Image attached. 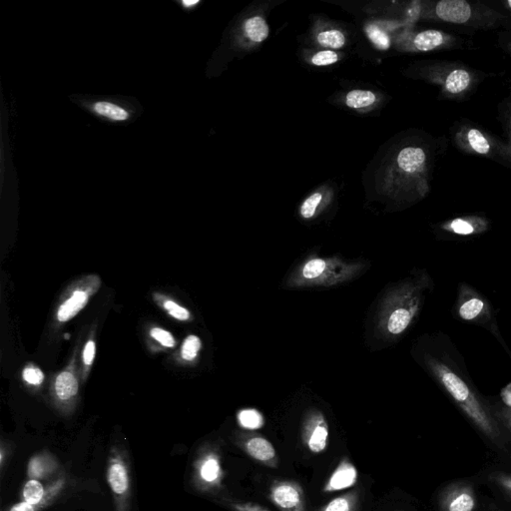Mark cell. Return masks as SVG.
I'll use <instances>...</instances> for the list:
<instances>
[{
  "label": "cell",
  "instance_id": "cell-1",
  "mask_svg": "<svg viewBox=\"0 0 511 511\" xmlns=\"http://www.w3.org/2000/svg\"><path fill=\"white\" fill-rule=\"evenodd\" d=\"M422 364L438 387L478 431L492 443L503 441V432L489 402L476 390L464 358L450 337L445 334L429 337L422 353Z\"/></svg>",
  "mask_w": 511,
  "mask_h": 511
},
{
  "label": "cell",
  "instance_id": "cell-2",
  "mask_svg": "<svg viewBox=\"0 0 511 511\" xmlns=\"http://www.w3.org/2000/svg\"><path fill=\"white\" fill-rule=\"evenodd\" d=\"M424 16L432 22L450 26L464 27L471 31H489L511 29V16L480 1L439 0L427 2Z\"/></svg>",
  "mask_w": 511,
  "mask_h": 511
},
{
  "label": "cell",
  "instance_id": "cell-3",
  "mask_svg": "<svg viewBox=\"0 0 511 511\" xmlns=\"http://www.w3.org/2000/svg\"><path fill=\"white\" fill-rule=\"evenodd\" d=\"M418 76L441 89L443 100L464 102L475 93L489 74L478 70L462 61L431 60L422 62Z\"/></svg>",
  "mask_w": 511,
  "mask_h": 511
},
{
  "label": "cell",
  "instance_id": "cell-4",
  "mask_svg": "<svg viewBox=\"0 0 511 511\" xmlns=\"http://www.w3.org/2000/svg\"><path fill=\"white\" fill-rule=\"evenodd\" d=\"M455 146L464 154L485 157L511 169V148L506 141L468 119L450 129Z\"/></svg>",
  "mask_w": 511,
  "mask_h": 511
},
{
  "label": "cell",
  "instance_id": "cell-5",
  "mask_svg": "<svg viewBox=\"0 0 511 511\" xmlns=\"http://www.w3.org/2000/svg\"><path fill=\"white\" fill-rule=\"evenodd\" d=\"M452 313L457 320L489 330L511 358V351L504 342L497 325L496 311L482 293L468 284L460 283L457 287V297Z\"/></svg>",
  "mask_w": 511,
  "mask_h": 511
},
{
  "label": "cell",
  "instance_id": "cell-6",
  "mask_svg": "<svg viewBox=\"0 0 511 511\" xmlns=\"http://www.w3.org/2000/svg\"><path fill=\"white\" fill-rule=\"evenodd\" d=\"M473 43L450 32L438 29H427L413 34L408 41L406 49L415 52H450L471 49Z\"/></svg>",
  "mask_w": 511,
  "mask_h": 511
},
{
  "label": "cell",
  "instance_id": "cell-7",
  "mask_svg": "<svg viewBox=\"0 0 511 511\" xmlns=\"http://www.w3.org/2000/svg\"><path fill=\"white\" fill-rule=\"evenodd\" d=\"M491 228V222L482 215L471 214L445 220L436 226V232L443 240H466L485 234Z\"/></svg>",
  "mask_w": 511,
  "mask_h": 511
},
{
  "label": "cell",
  "instance_id": "cell-8",
  "mask_svg": "<svg viewBox=\"0 0 511 511\" xmlns=\"http://www.w3.org/2000/svg\"><path fill=\"white\" fill-rule=\"evenodd\" d=\"M269 498L280 511H307L304 489L295 480H274L270 485Z\"/></svg>",
  "mask_w": 511,
  "mask_h": 511
},
{
  "label": "cell",
  "instance_id": "cell-9",
  "mask_svg": "<svg viewBox=\"0 0 511 511\" xmlns=\"http://www.w3.org/2000/svg\"><path fill=\"white\" fill-rule=\"evenodd\" d=\"M329 438V425L325 416L319 411H310L302 427V441L307 450L314 455L326 452Z\"/></svg>",
  "mask_w": 511,
  "mask_h": 511
},
{
  "label": "cell",
  "instance_id": "cell-10",
  "mask_svg": "<svg viewBox=\"0 0 511 511\" xmlns=\"http://www.w3.org/2000/svg\"><path fill=\"white\" fill-rule=\"evenodd\" d=\"M238 445L252 459L270 468H279V457L272 443L261 434H243Z\"/></svg>",
  "mask_w": 511,
  "mask_h": 511
},
{
  "label": "cell",
  "instance_id": "cell-11",
  "mask_svg": "<svg viewBox=\"0 0 511 511\" xmlns=\"http://www.w3.org/2000/svg\"><path fill=\"white\" fill-rule=\"evenodd\" d=\"M358 478V469L348 457H344L323 485V491L330 494L350 489L357 485Z\"/></svg>",
  "mask_w": 511,
  "mask_h": 511
},
{
  "label": "cell",
  "instance_id": "cell-12",
  "mask_svg": "<svg viewBox=\"0 0 511 511\" xmlns=\"http://www.w3.org/2000/svg\"><path fill=\"white\" fill-rule=\"evenodd\" d=\"M98 287L96 288H78L59 306L57 311V321L59 323H66L73 320L74 316L80 313L89 302L92 293H96Z\"/></svg>",
  "mask_w": 511,
  "mask_h": 511
},
{
  "label": "cell",
  "instance_id": "cell-13",
  "mask_svg": "<svg viewBox=\"0 0 511 511\" xmlns=\"http://www.w3.org/2000/svg\"><path fill=\"white\" fill-rule=\"evenodd\" d=\"M441 506L443 511H473L475 508V496L469 487H453L443 496Z\"/></svg>",
  "mask_w": 511,
  "mask_h": 511
},
{
  "label": "cell",
  "instance_id": "cell-14",
  "mask_svg": "<svg viewBox=\"0 0 511 511\" xmlns=\"http://www.w3.org/2000/svg\"><path fill=\"white\" fill-rule=\"evenodd\" d=\"M107 478L111 489L118 496L124 494L128 489V473H127L126 466H124L123 462L113 460L108 468Z\"/></svg>",
  "mask_w": 511,
  "mask_h": 511
},
{
  "label": "cell",
  "instance_id": "cell-15",
  "mask_svg": "<svg viewBox=\"0 0 511 511\" xmlns=\"http://www.w3.org/2000/svg\"><path fill=\"white\" fill-rule=\"evenodd\" d=\"M78 381L71 372H63L55 380V392L61 401H68L78 392Z\"/></svg>",
  "mask_w": 511,
  "mask_h": 511
},
{
  "label": "cell",
  "instance_id": "cell-16",
  "mask_svg": "<svg viewBox=\"0 0 511 511\" xmlns=\"http://www.w3.org/2000/svg\"><path fill=\"white\" fill-rule=\"evenodd\" d=\"M244 31L246 36L253 43H261L268 38L270 34L269 25L262 16H253L244 22Z\"/></svg>",
  "mask_w": 511,
  "mask_h": 511
},
{
  "label": "cell",
  "instance_id": "cell-17",
  "mask_svg": "<svg viewBox=\"0 0 511 511\" xmlns=\"http://www.w3.org/2000/svg\"><path fill=\"white\" fill-rule=\"evenodd\" d=\"M200 476L207 485H218L221 482L222 468L218 455L211 453L203 460L200 466Z\"/></svg>",
  "mask_w": 511,
  "mask_h": 511
},
{
  "label": "cell",
  "instance_id": "cell-18",
  "mask_svg": "<svg viewBox=\"0 0 511 511\" xmlns=\"http://www.w3.org/2000/svg\"><path fill=\"white\" fill-rule=\"evenodd\" d=\"M358 504H360V494L358 490H353L333 499L321 508L320 511H358Z\"/></svg>",
  "mask_w": 511,
  "mask_h": 511
},
{
  "label": "cell",
  "instance_id": "cell-19",
  "mask_svg": "<svg viewBox=\"0 0 511 511\" xmlns=\"http://www.w3.org/2000/svg\"><path fill=\"white\" fill-rule=\"evenodd\" d=\"M376 96L369 90H351L346 97V104L353 109H362L376 103Z\"/></svg>",
  "mask_w": 511,
  "mask_h": 511
},
{
  "label": "cell",
  "instance_id": "cell-20",
  "mask_svg": "<svg viewBox=\"0 0 511 511\" xmlns=\"http://www.w3.org/2000/svg\"><path fill=\"white\" fill-rule=\"evenodd\" d=\"M497 112H498L497 119L505 134V141L511 148V87L508 96L503 98L497 106Z\"/></svg>",
  "mask_w": 511,
  "mask_h": 511
},
{
  "label": "cell",
  "instance_id": "cell-21",
  "mask_svg": "<svg viewBox=\"0 0 511 511\" xmlns=\"http://www.w3.org/2000/svg\"><path fill=\"white\" fill-rule=\"evenodd\" d=\"M316 41L323 47L341 49L346 45V36L343 32L337 29L325 30L316 36Z\"/></svg>",
  "mask_w": 511,
  "mask_h": 511
},
{
  "label": "cell",
  "instance_id": "cell-22",
  "mask_svg": "<svg viewBox=\"0 0 511 511\" xmlns=\"http://www.w3.org/2000/svg\"><path fill=\"white\" fill-rule=\"evenodd\" d=\"M238 422L243 429L248 431H257L264 425V418L262 413H259L256 409H243L238 413Z\"/></svg>",
  "mask_w": 511,
  "mask_h": 511
},
{
  "label": "cell",
  "instance_id": "cell-23",
  "mask_svg": "<svg viewBox=\"0 0 511 511\" xmlns=\"http://www.w3.org/2000/svg\"><path fill=\"white\" fill-rule=\"evenodd\" d=\"M94 111L97 114L102 115L115 121H124L129 117L128 112L116 104L109 102H98L94 104Z\"/></svg>",
  "mask_w": 511,
  "mask_h": 511
},
{
  "label": "cell",
  "instance_id": "cell-24",
  "mask_svg": "<svg viewBox=\"0 0 511 511\" xmlns=\"http://www.w3.org/2000/svg\"><path fill=\"white\" fill-rule=\"evenodd\" d=\"M23 498L26 503L38 505L45 496L43 485L38 480H30L23 487Z\"/></svg>",
  "mask_w": 511,
  "mask_h": 511
},
{
  "label": "cell",
  "instance_id": "cell-25",
  "mask_svg": "<svg viewBox=\"0 0 511 511\" xmlns=\"http://www.w3.org/2000/svg\"><path fill=\"white\" fill-rule=\"evenodd\" d=\"M365 32H367V36L371 39L372 43L379 49L388 50L390 48V36L383 29H380V27L374 24H369L365 27Z\"/></svg>",
  "mask_w": 511,
  "mask_h": 511
},
{
  "label": "cell",
  "instance_id": "cell-26",
  "mask_svg": "<svg viewBox=\"0 0 511 511\" xmlns=\"http://www.w3.org/2000/svg\"><path fill=\"white\" fill-rule=\"evenodd\" d=\"M201 346H202V343H201L200 337L194 336V335L187 337L182 344V358L187 362H193L197 358Z\"/></svg>",
  "mask_w": 511,
  "mask_h": 511
},
{
  "label": "cell",
  "instance_id": "cell-27",
  "mask_svg": "<svg viewBox=\"0 0 511 511\" xmlns=\"http://www.w3.org/2000/svg\"><path fill=\"white\" fill-rule=\"evenodd\" d=\"M50 471V464L43 457H34L29 464V475L31 480L43 478Z\"/></svg>",
  "mask_w": 511,
  "mask_h": 511
},
{
  "label": "cell",
  "instance_id": "cell-28",
  "mask_svg": "<svg viewBox=\"0 0 511 511\" xmlns=\"http://www.w3.org/2000/svg\"><path fill=\"white\" fill-rule=\"evenodd\" d=\"M321 200H323V194L320 193V192H316V193L312 194L310 197H307L304 201L302 206H300V216L304 219L313 218L316 210H318L319 206L321 205Z\"/></svg>",
  "mask_w": 511,
  "mask_h": 511
},
{
  "label": "cell",
  "instance_id": "cell-29",
  "mask_svg": "<svg viewBox=\"0 0 511 511\" xmlns=\"http://www.w3.org/2000/svg\"><path fill=\"white\" fill-rule=\"evenodd\" d=\"M327 269V264L323 259H313L306 263L303 268V276L307 280H314L320 277Z\"/></svg>",
  "mask_w": 511,
  "mask_h": 511
},
{
  "label": "cell",
  "instance_id": "cell-30",
  "mask_svg": "<svg viewBox=\"0 0 511 511\" xmlns=\"http://www.w3.org/2000/svg\"><path fill=\"white\" fill-rule=\"evenodd\" d=\"M162 307L172 318L178 321H186L191 318L190 312L186 307L180 306L174 300L165 299L162 303Z\"/></svg>",
  "mask_w": 511,
  "mask_h": 511
},
{
  "label": "cell",
  "instance_id": "cell-31",
  "mask_svg": "<svg viewBox=\"0 0 511 511\" xmlns=\"http://www.w3.org/2000/svg\"><path fill=\"white\" fill-rule=\"evenodd\" d=\"M339 61V55L333 50H321L312 57V63L316 66H332Z\"/></svg>",
  "mask_w": 511,
  "mask_h": 511
},
{
  "label": "cell",
  "instance_id": "cell-32",
  "mask_svg": "<svg viewBox=\"0 0 511 511\" xmlns=\"http://www.w3.org/2000/svg\"><path fill=\"white\" fill-rule=\"evenodd\" d=\"M150 336L165 348H174L176 346L173 335L168 330L161 329V328H153L150 330Z\"/></svg>",
  "mask_w": 511,
  "mask_h": 511
},
{
  "label": "cell",
  "instance_id": "cell-33",
  "mask_svg": "<svg viewBox=\"0 0 511 511\" xmlns=\"http://www.w3.org/2000/svg\"><path fill=\"white\" fill-rule=\"evenodd\" d=\"M22 378L29 385L40 386L44 381V374L38 367L29 365L23 369Z\"/></svg>",
  "mask_w": 511,
  "mask_h": 511
},
{
  "label": "cell",
  "instance_id": "cell-34",
  "mask_svg": "<svg viewBox=\"0 0 511 511\" xmlns=\"http://www.w3.org/2000/svg\"><path fill=\"white\" fill-rule=\"evenodd\" d=\"M229 506L233 511H270L259 504L248 503V501H230Z\"/></svg>",
  "mask_w": 511,
  "mask_h": 511
},
{
  "label": "cell",
  "instance_id": "cell-35",
  "mask_svg": "<svg viewBox=\"0 0 511 511\" xmlns=\"http://www.w3.org/2000/svg\"><path fill=\"white\" fill-rule=\"evenodd\" d=\"M96 344L94 341H88L83 350V362L85 365H91L96 358Z\"/></svg>",
  "mask_w": 511,
  "mask_h": 511
},
{
  "label": "cell",
  "instance_id": "cell-36",
  "mask_svg": "<svg viewBox=\"0 0 511 511\" xmlns=\"http://www.w3.org/2000/svg\"><path fill=\"white\" fill-rule=\"evenodd\" d=\"M499 45L503 49L511 55V33L510 31H503L499 34Z\"/></svg>",
  "mask_w": 511,
  "mask_h": 511
},
{
  "label": "cell",
  "instance_id": "cell-37",
  "mask_svg": "<svg viewBox=\"0 0 511 511\" xmlns=\"http://www.w3.org/2000/svg\"><path fill=\"white\" fill-rule=\"evenodd\" d=\"M501 401L505 408L511 409V383L501 390Z\"/></svg>",
  "mask_w": 511,
  "mask_h": 511
},
{
  "label": "cell",
  "instance_id": "cell-38",
  "mask_svg": "<svg viewBox=\"0 0 511 511\" xmlns=\"http://www.w3.org/2000/svg\"><path fill=\"white\" fill-rule=\"evenodd\" d=\"M36 506L33 504L26 503V501H23V503L15 504L10 511H36Z\"/></svg>",
  "mask_w": 511,
  "mask_h": 511
},
{
  "label": "cell",
  "instance_id": "cell-39",
  "mask_svg": "<svg viewBox=\"0 0 511 511\" xmlns=\"http://www.w3.org/2000/svg\"><path fill=\"white\" fill-rule=\"evenodd\" d=\"M497 482L501 483V485L506 490H508V491L511 494V476H505V475H501L499 476L498 478H497Z\"/></svg>",
  "mask_w": 511,
  "mask_h": 511
},
{
  "label": "cell",
  "instance_id": "cell-40",
  "mask_svg": "<svg viewBox=\"0 0 511 511\" xmlns=\"http://www.w3.org/2000/svg\"><path fill=\"white\" fill-rule=\"evenodd\" d=\"M499 3L503 6V9H504V10L508 11V13H510L508 15L511 16V0H501Z\"/></svg>",
  "mask_w": 511,
  "mask_h": 511
},
{
  "label": "cell",
  "instance_id": "cell-41",
  "mask_svg": "<svg viewBox=\"0 0 511 511\" xmlns=\"http://www.w3.org/2000/svg\"><path fill=\"white\" fill-rule=\"evenodd\" d=\"M198 3V0H195V1H188V0H185V1H183V6H186L187 8H191V6H196V4Z\"/></svg>",
  "mask_w": 511,
  "mask_h": 511
},
{
  "label": "cell",
  "instance_id": "cell-42",
  "mask_svg": "<svg viewBox=\"0 0 511 511\" xmlns=\"http://www.w3.org/2000/svg\"><path fill=\"white\" fill-rule=\"evenodd\" d=\"M510 411H511V409H510ZM510 429H511V413H510Z\"/></svg>",
  "mask_w": 511,
  "mask_h": 511
}]
</instances>
